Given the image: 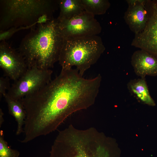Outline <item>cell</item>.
I'll list each match as a JSON object with an SVG mask.
<instances>
[{
	"label": "cell",
	"instance_id": "cell-17",
	"mask_svg": "<svg viewBox=\"0 0 157 157\" xmlns=\"http://www.w3.org/2000/svg\"><path fill=\"white\" fill-rule=\"evenodd\" d=\"M29 28H30L29 27H13L6 30L0 31V41H6L18 31Z\"/></svg>",
	"mask_w": 157,
	"mask_h": 157
},
{
	"label": "cell",
	"instance_id": "cell-7",
	"mask_svg": "<svg viewBox=\"0 0 157 157\" xmlns=\"http://www.w3.org/2000/svg\"><path fill=\"white\" fill-rule=\"evenodd\" d=\"M58 22L63 39L98 35L102 30L101 26L94 16L85 11L70 19Z\"/></svg>",
	"mask_w": 157,
	"mask_h": 157
},
{
	"label": "cell",
	"instance_id": "cell-5",
	"mask_svg": "<svg viewBox=\"0 0 157 157\" xmlns=\"http://www.w3.org/2000/svg\"><path fill=\"white\" fill-rule=\"evenodd\" d=\"M105 50L102 39L98 35L63 39L58 62L61 69L75 66L83 76Z\"/></svg>",
	"mask_w": 157,
	"mask_h": 157
},
{
	"label": "cell",
	"instance_id": "cell-16",
	"mask_svg": "<svg viewBox=\"0 0 157 157\" xmlns=\"http://www.w3.org/2000/svg\"><path fill=\"white\" fill-rule=\"evenodd\" d=\"M20 153L16 149H13L8 145L4 139L3 131H0V157H19Z\"/></svg>",
	"mask_w": 157,
	"mask_h": 157
},
{
	"label": "cell",
	"instance_id": "cell-15",
	"mask_svg": "<svg viewBox=\"0 0 157 157\" xmlns=\"http://www.w3.org/2000/svg\"><path fill=\"white\" fill-rule=\"evenodd\" d=\"M84 10L94 16L105 14L110 6L108 0H81Z\"/></svg>",
	"mask_w": 157,
	"mask_h": 157
},
{
	"label": "cell",
	"instance_id": "cell-8",
	"mask_svg": "<svg viewBox=\"0 0 157 157\" xmlns=\"http://www.w3.org/2000/svg\"><path fill=\"white\" fill-rule=\"evenodd\" d=\"M148 18L144 29L135 34L131 45L147 51L157 58V0H147Z\"/></svg>",
	"mask_w": 157,
	"mask_h": 157
},
{
	"label": "cell",
	"instance_id": "cell-19",
	"mask_svg": "<svg viewBox=\"0 0 157 157\" xmlns=\"http://www.w3.org/2000/svg\"><path fill=\"white\" fill-rule=\"evenodd\" d=\"M3 113L1 108L0 109V127L3 122Z\"/></svg>",
	"mask_w": 157,
	"mask_h": 157
},
{
	"label": "cell",
	"instance_id": "cell-3",
	"mask_svg": "<svg viewBox=\"0 0 157 157\" xmlns=\"http://www.w3.org/2000/svg\"><path fill=\"white\" fill-rule=\"evenodd\" d=\"M63 38L57 19L38 24L21 41L18 51L28 68L50 69L58 61Z\"/></svg>",
	"mask_w": 157,
	"mask_h": 157
},
{
	"label": "cell",
	"instance_id": "cell-13",
	"mask_svg": "<svg viewBox=\"0 0 157 157\" xmlns=\"http://www.w3.org/2000/svg\"><path fill=\"white\" fill-rule=\"evenodd\" d=\"M7 103L9 113L15 118L17 124L16 135H19L24 132V126L26 114L20 100L12 99L7 94L4 97Z\"/></svg>",
	"mask_w": 157,
	"mask_h": 157
},
{
	"label": "cell",
	"instance_id": "cell-10",
	"mask_svg": "<svg viewBox=\"0 0 157 157\" xmlns=\"http://www.w3.org/2000/svg\"><path fill=\"white\" fill-rule=\"evenodd\" d=\"M147 0H127L128 7L124 13V20L131 31L135 34L142 32L148 20L146 3Z\"/></svg>",
	"mask_w": 157,
	"mask_h": 157
},
{
	"label": "cell",
	"instance_id": "cell-4",
	"mask_svg": "<svg viewBox=\"0 0 157 157\" xmlns=\"http://www.w3.org/2000/svg\"><path fill=\"white\" fill-rule=\"evenodd\" d=\"M58 0H0V31L13 27L38 24L44 15L53 16L58 8Z\"/></svg>",
	"mask_w": 157,
	"mask_h": 157
},
{
	"label": "cell",
	"instance_id": "cell-14",
	"mask_svg": "<svg viewBox=\"0 0 157 157\" xmlns=\"http://www.w3.org/2000/svg\"><path fill=\"white\" fill-rule=\"evenodd\" d=\"M58 3L60 9L57 18L58 21L70 19L85 11L81 0H58Z\"/></svg>",
	"mask_w": 157,
	"mask_h": 157
},
{
	"label": "cell",
	"instance_id": "cell-12",
	"mask_svg": "<svg viewBox=\"0 0 157 157\" xmlns=\"http://www.w3.org/2000/svg\"><path fill=\"white\" fill-rule=\"evenodd\" d=\"M127 86L129 92L139 102L152 106L156 105L150 94L145 78L131 79Z\"/></svg>",
	"mask_w": 157,
	"mask_h": 157
},
{
	"label": "cell",
	"instance_id": "cell-18",
	"mask_svg": "<svg viewBox=\"0 0 157 157\" xmlns=\"http://www.w3.org/2000/svg\"><path fill=\"white\" fill-rule=\"evenodd\" d=\"M10 87L9 78L8 77H1L0 78V97H3Z\"/></svg>",
	"mask_w": 157,
	"mask_h": 157
},
{
	"label": "cell",
	"instance_id": "cell-1",
	"mask_svg": "<svg viewBox=\"0 0 157 157\" xmlns=\"http://www.w3.org/2000/svg\"><path fill=\"white\" fill-rule=\"evenodd\" d=\"M102 78H84L72 68L59 74L35 92L19 100L25 110L24 138L28 141L56 130L69 116L93 105Z\"/></svg>",
	"mask_w": 157,
	"mask_h": 157
},
{
	"label": "cell",
	"instance_id": "cell-11",
	"mask_svg": "<svg viewBox=\"0 0 157 157\" xmlns=\"http://www.w3.org/2000/svg\"><path fill=\"white\" fill-rule=\"evenodd\" d=\"M131 63L135 74L141 78L157 76V58L145 51L140 49L135 51Z\"/></svg>",
	"mask_w": 157,
	"mask_h": 157
},
{
	"label": "cell",
	"instance_id": "cell-9",
	"mask_svg": "<svg viewBox=\"0 0 157 157\" xmlns=\"http://www.w3.org/2000/svg\"><path fill=\"white\" fill-rule=\"evenodd\" d=\"M0 66L6 76L14 81L18 79L28 68L22 55L6 41L0 43Z\"/></svg>",
	"mask_w": 157,
	"mask_h": 157
},
{
	"label": "cell",
	"instance_id": "cell-6",
	"mask_svg": "<svg viewBox=\"0 0 157 157\" xmlns=\"http://www.w3.org/2000/svg\"><path fill=\"white\" fill-rule=\"evenodd\" d=\"M53 71L36 67L28 68L17 80L14 81L7 94L11 98L19 100L42 88L51 80Z\"/></svg>",
	"mask_w": 157,
	"mask_h": 157
},
{
	"label": "cell",
	"instance_id": "cell-2",
	"mask_svg": "<svg viewBox=\"0 0 157 157\" xmlns=\"http://www.w3.org/2000/svg\"><path fill=\"white\" fill-rule=\"evenodd\" d=\"M113 140L95 128L81 130L70 124L59 132L48 157H116Z\"/></svg>",
	"mask_w": 157,
	"mask_h": 157
}]
</instances>
